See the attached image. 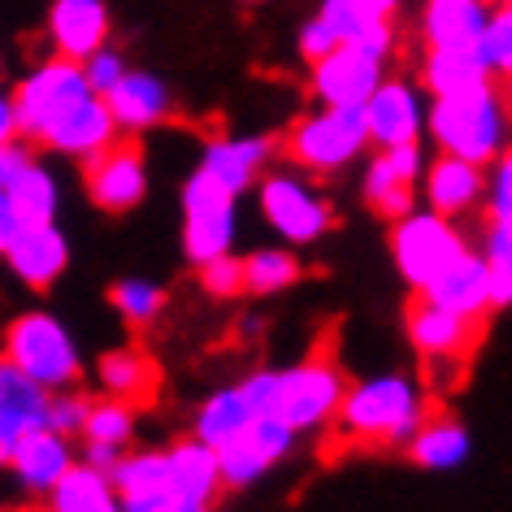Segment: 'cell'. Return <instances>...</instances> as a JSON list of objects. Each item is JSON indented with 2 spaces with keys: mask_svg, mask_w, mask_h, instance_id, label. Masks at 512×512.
<instances>
[{
  "mask_svg": "<svg viewBox=\"0 0 512 512\" xmlns=\"http://www.w3.org/2000/svg\"><path fill=\"white\" fill-rule=\"evenodd\" d=\"M74 465V447L66 434H57V430H31V434H22V439L9 447V469H14V478L18 486L27 495H48L57 486V478Z\"/></svg>",
  "mask_w": 512,
  "mask_h": 512,
  "instance_id": "21",
  "label": "cell"
},
{
  "mask_svg": "<svg viewBox=\"0 0 512 512\" xmlns=\"http://www.w3.org/2000/svg\"><path fill=\"white\" fill-rule=\"evenodd\" d=\"M44 499H48V512H122L118 491L109 486V478L100 469L83 465V460H74Z\"/></svg>",
  "mask_w": 512,
  "mask_h": 512,
  "instance_id": "30",
  "label": "cell"
},
{
  "mask_svg": "<svg viewBox=\"0 0 512 512\" xmlns=\"http://www.w3.org/2000/svg\"><path fill=\"white\" fill-rule=\"evenodd\" d=\"M382 79H387L382 61L361 53L356 44H339L313 61V96L330 109H361Z\"/></svg>",
  "mask_w": 512,
  "mask_h": 512,
  "instance_id": "13",
  "label": "cell"
},
{
  "mask_svg": "<svg viewBox=\"0 0 512 512\" xmlns=\"http://www.w3.org/2000/svg\"><path fill=\"white\" fill-rule=\"evenodd\" d=\"M5 356L44 391H66L83 374L79 343L53 313H22L5 330Z\"/></svg>",
  "mask_w": 512,
  "mask_h": 512,
  "instance_id": "5",
  "label": "cell"
},
{
  "mask_svg": "<svg viewBox=\"0 0 512 512\" xmlns=\"http://www.w3.org/2000/svg\"><path fill=\"white\" fill-rule=\"evenodd\" d=\"M426 391L404 374H374L343 391L335 408V439L352 447H404L426 417Z\"/></svg>",
  "mask_w": 512,
  "mask_h": 512,
  "instance_id": "1",
  "label": "cell"
},
{
  "mask_svg": "<svg viewBox=\"0 0 512 512\" xmlns=\"http://www.w3.org/2000/svg\"><path fill=\"white\" fill-rule=\"evenodd\" d=\"M196 270H200V287L209 291V296H217V300L243 296V261H239L235 252H222V256H213V261L196 265Z\"/></svg>",
  "mask_w": 512,
  "mask_h": 512,
  "instance_id": "40",
  "label": "cell"
},
{
  "mask_svg": "<svg viewBox=\"0 0 512 512\" xmlns=\"http://www.w3.org/2000/svg\"><path fill=\"white\" fill-rule=\"evenodd\" d=\"M473 48H478V57L486 61L491 79H508V70H512V9L508 5L495 0L491 18H486V27Z\"/></svg>",
  "mask_w": 512,
  "mask_h": 512,
  "instance_id": "38",
  "label": "cell"
},
{
  "mask_svg": "<svg viewBox=\"0 0 512 512\" xmlns=\"http://www.w3.org/2000/svg\"><path fill=\"white\" fill-rule=\"evenodd\" d=\"M465 252H469V243L460 235V226L452 217H439L430 209H413V213L395 217V226H391V261L413 291L434 283Z\"/></svg>",
  "mask_w": 512,
  "mask_h": 512,
  "instance_id": "6",
  "label": "cell"
},
{
  "mask_svg": "<svg viewBox=\"0 0 512 512\" xmlns=\"http://www.w3.org/2000/svg\"><path fill=\"white\" fill-rule=\"evenodd\" d=\"M426 304L434 309H447L456 317H473V322H486V313H491V283H486V265L478 252H465L456 256L447 270L426 283L417 291Z\"/></svg>",
  "mask_w": 512,
  "mask_h": 512,
  "instance_id": "20",
  "label": "cell"
},
{
  "mask_svg": "<svg viewBox=\"0 0 512 512\" xmlns=\"http://www.w3.org/2000/svg\"><path fill=\"white\" fill-rule=\"evenodd\" d=\"M304 274V265L296 261V252L287 248H256L243 261V291L252 296H278V291L296 287Z\"/></svg>",
  "mask_w": 512,
  "mask_h": 512,
  "instance_id": "33",
  "label": "cell"
},
{
  "mask_svg": "<svg viewBox=\"0 0 512 512\" xmlns=\"http://www.w3.org/2000/svg\"><path fill=\"white\" fill-rule=\"evenodd\" d=\"M482 83H491V70H486V61L478 57V48H426L421 87H426L430 96H460Z\"/></svg>",
  "mask_w": 512,
  "mask_h": 512,
  "instance_id": "29",
  "label": "cell"
},
{
  "mask_svg": "<svg viewBox=\"0 0 512 512\" xmlns=\"http://www.w3.org/2000/svg\"><path fill=\"white\" fill-rule=\"evenodd\" d=\"M365 113V135L378 148L395 144H417L421 126H426V109H421V87L408 79H382L369 100L361 105Z\"/></svg>",
  "mask_w": 512,
  "mask_h": 512,
  "instance_id": "14",
  "label": "cell"
},
{
  "mask_svg": "<svg viewBox=\"0 0 512 512\" xmlns=\"http://www.w3.org/2000/svg\"><path fill=\"white\" fill-rule=\"evenodd\" d=\"M5 261H9V270L18 274V283H27L31 291H48L61 274H66L70 243L57 230V222H48V226H22L18 235L9 239Z\"/></svg>",
  "mask_w": 512,
  "mask_h": 512,
  "instance_id": "18",
  "label": "cell"
},
{
  "mask_svg": "<svg viewBox=\"0 0 512 512\" xmlns=\"http://www.w3.org/2000/svg\"><path fill=\"white\" fill-rule=\"evenodd\" d=\"M426 131L439 152L473 165H491L508 152V92L504 83H482L460 96H434L426 109Z\"/></svg>",
  "mask_w": 512,
  "mask_h": 512,
  "instance_id": "2",
  "label": "cell"
},
{
  "mask_svg": "<svg viewBox=\"0 0 512 512\" xmlns=\"http://www.w3.org/2000/svg\"><path fill=\"white\" fill-rule=\"evenodd\" d=\"M408 326V343L417 348V356L426 361L430 374H447L443 387H452L465 374V361L478 352V343L486 335V322H473V317H456L447 309H434L426 300H413V309L404 317Z\"/></svg>",
  "mask_w": 512,
  "mask_h": 512,
  "instance_id": "8",
  "label": "cell"
},
{
  "mask_svg": "<svg viewBox=\"0 0 512 512\" xmlns=\"http://www.w3.org/2000/svg\"><path fill=\"white\" fill-rule=\"evenodd\" d=\"M87 96H96L83 79L79 61L66 57H48L44 66H35L14 92V118H18V135H31L40 144V135L48 126H57L66 113H74Z\"/></svg>",
  "mask_w": 512,
  "mask_h": 512,
  "instance_id": "7",
  "label": "cell"
},
{
  "mask_svg": "<svg viewBox=\"0 0 512 512\" xmlns=\"http://www.w3.org/2000/svg\"><path fill=\"white\" fill-rule=\"evenodd\" d=\"M365 113L361 109H313L287 126V135L278 139V152L313 174H335L343 165H352L365 152Z\"/></svg>",
  "mask_w": 512,
  "mask_h": 512,
  "instance_id": "4",
  "label": "cell"
},
{
  "mask_svg": "<svg viewBox=\"0 0 512 512\" xmlns=\"http://www.w3.org/2000/svg\"><path fill=\"white\" fill-rule=\"evenodd\" d=\"M278 152V139L270 135H243V139H209L200 157V174H209L230 196L248 191L256 178L270 170V157Z\"/></svg>",
  "mask_w": 512,
  "mask_h": 512,
  "instance_id": "17",
  "label": "cell"
},
{
  "mask_svg": "<svg viewBox=\"0 0 512 512\" xmlns=\"http://www.w3.org/2000/svg\"><path fill=\"white\" fill-rule=\"evenodd\" d=\"M100 100H105L113 126H118V131H131V135L165 122L170 118V109H174L170 87H165L157 74H148V70H126Z\"/></svg>",
  "mask_w": 512,
  "mask_h": 512,
  "instance_id": "19",
  "label": "cell"
},
{
  "mask_svg": "<svg viewBox=\"0 0 512 512\" xmlns=\"http://www.w3.org/2000/svg\"><path fill=\"white\" fill-rule=\"evenodd\" d=\"M404 447H408V456H413L421 469H456V465H465L469 460L473 439L452 413H443V408H426L421 426L413 430V439H408Z\"/></svg>",
  "mask_w": 512,
  "mask_h": 512,
  "instance_id": "28",
  "label": "cell"
},
{
  "mask_svg": "<svg viewBox=\"0 0 512 512\" xmlns=\"http://www.w3.org/2000/svg\"><path fill=\"white\" fill-rule=\"evenodd\" d=\"M317 18H322L330 31H335V40H339V44L356 40V35H361V31L369 27V22H378V18L361 5V0H322Z\"/></svg>",
  "mask_w": 512,
  "mask_h": 512,
  "instance_id": "41",
  "label": "cell"
},
{
  "mask_svg": "<svg viewBox=\"0 0 512 512\" xmlns=\"http://www.w3.org/2000/svg\"><path fill=\"white\" fill-rule=\"evenodd\" d=\"M96 378L100 387H105L109 400H122V404H152L161 391V365L152 361L144 348H113L96 361Z\"/></svg>",
  "mask_w": 512,
  "mask_h": 512,
  "instance_id": "23",
  "label": "cell"
},
{
  "mask_svg": "<svg viewBox=\"0 0 512 512\" xmlns=\"http://www.w3.org/2000/svg\"><path fill=\"white\" fill-rule=\"evenodd\" d=\"M83 439L87 443H109V447H126L135 439V408L122 404V400H100V404H87V417H83Z\"/></svg>",
  "mask_w": 512,
  "mask_h": 512,
  "instance_id": "37",
  "label": "cell"
},
{
  "mask_svg": "<svg viewBox=\"0 0 512 512\" xmlns=\"http://www.w3.org/2000/svg\"><path fill=\"white\" fill-rule=\"evenodd\" d=\"M300 434L287 426L283 417L274 413H256L248 426H243L235 439L217 447V473H222V486L230 491H243V486L261 482L278 460H283L291 447H296Z\"/></svg>",
  "mask_w": 512,
  "mask_h": 512,
  "instance_id": "12",
  "label": "cell"
},
{
  "mask_svg": "<svg viewBox=\"0 0 512 512\" xmlns=\"http://www.w3.org/2000/svg\"><path fill=\"white\" fill-rule=\"evenodd\" d=\"M18 139V118H14V96L0 92V144Z\"/></svg>",
  "mask_w": 512,
  "mask_h": 512,
  "instance_id": "48",
  "label": "cell"
},
{
  "mask_svg": "<svg viewBox=\"0 0 512 512\" xmlns=\"http://www.w3.org/2000/svg\"><path fill=\"white\" fill-rule=\"evenodd\" d=\"M482 187H486V165L447 157V152H439V161H430V170H426V204H430V213L452 217V222L460 213L478 209Z\"/></svg>",
  "mask_w": 512,
  "mask_h": 512,
  "instance_id": "22",
  "label": "cell"
},
{
  "mask_svg": "<svg viewBox=\"0 0 512 512\" xmlns=\"http://www.w3.org/2000/svg\"><path fill=\"white\" fill-rule=\"evenodd\" d=\"M109 300H113V309H118L122 322L135 326V330L152 326L165 309V291L157 283H144V278H122V283H113Z\"/></svg>",
  "mask_w": 512,
  "mask_h": 512,
  "instance_id": "36",
  "label": "cell"
},
{
  "mask_svg": "<svg viewBox=\"0 0 512 512\" xmlns=\"http://www.w3.org/2000/svg\"><path fill=\"white\" fill-rule=\"evenodd\" d=\"M105 478L118 495H139V491L170 486L165 482V452H122Z\"/></svg>",
  "mask_w": 512,
  "mask_h": 512,
  "instance_id": "35",
  "label": "cell"
},
{
  "mask_svg": "<svg viewBox=\"0 0 512 512\" xmlns=\"http://www.w3.org/2000/svg\"><path fill=\"white\" fill-rule=\"evenodd\" d=\"M83 187L96 209L126 213L148 196V161L135 135H113L105 148L83 157Z\"/></svg>",
  "mask_w": 512,
  "mask_h": 512,
  "instance_id": "10",
  "label": "cell"
},
{
  "mask_svg": "<svg viewBox=\"0 0 512 512\" xmlns=\"http://www.w3.org/2000/svg\"><path fill=\"white\" fill-rule=\"evenodd\" d=\"M79 66H83V79H87V87H92L96 96H105L109 87H113V83H118L122 74H126V57H122L113 44H105V48H96L92 57H83Z\"/></svg>",
  "mask_w": 512,
  "mask_h": 512,
  "instance_id": "43",
  "label": "cell"
},
{
  "mask_svg": "<svg viewBox=\"0 0 512 512\" xmlns=\"http://www.w3.org/2000/svg\"><path fill=\"white\" fill-rule=\"evenodd\" d=\"M478 256L486 265V283H491V309H508L512 304V222H486V243Z\"/></svg>",
  "mask_w": 512,
  "mask_h": 512,
  "instance_id": "34",
  "label": "cell"
},
{
  "mask_svg": "<svg viewBox=\"0 0 512 512\" xmlns=\"http://www.w3.org/2000/svg\"><path fill=\"white\" fill-rule=\"evenodd\" d=\"M22 230V222L14 217V209H9V200H5V191H0V256H5V248H9V239H14Z\"/></svg>",
  "mask_w": 512,
  "mask_h": 512,
  "instance_id": "47",
  "label": "cell"
},
{
  "mask_svg": "<svg viewBox=\"0 0 512 512\" xmlns=\"http://www.w3.org/2000/svg\"><path fill=\"white\" fill-rule=\"evenodd\" d=\"M113 135H118V126H113L105 100H100V96H87L74 113H66V118H61L57 126H48V131L40 135V144L83 161V157H92V152L105 148Z\"/></svg>",
  "mask_w": 512,
  "mask_h": 512,
  "instance_id": "27",
  "label": "cell"
},
{
  "mask_svg": "<svg viewBox=\"0 0 512 512\" xmlns=\"http://www.w3.org/2000/svg\"><path fill=\"white\" fill-rule=\"evenodd\" d=\"M330 48H339L335 31H330L322 18H309V22H304V31H300V57L313 66V61H317V57H326Z\"/></svg>",
  "mask_w": 512,
  "mask_h": 512,
  "instance_id": "45",
  "label": "cell"
},
{
  "mask_svg": "<svg viewBox=\"0 0 512 512\" xmlns=\"http://www.w3.org/2000/svg\"><path fill=\"white\" fill-rule=\"evenodd\" d=\"M256 413L248 408V400H243V391L239 387H226V391H213L209 400L200 404V413H196V439L200 443H209L213 452L222 443H230L235 434L248 426Z\"/></svg>",
  "mask_w": 512,
  "mask_h": 512,
  "instance_id": "32",
  "label": "cell"
},
{
  "mask_svg": "<svg viewBox=\"0 0 512 512\" xmlns=\"http://www.w3.org/2000/svg\"><path fill=\"white\" fill-rule=\"evenodd\" d=\"M165 482L174 495L196 499V504L213 508V499L222 495V473H217V452L209 443H200L196 434L183 443H174L165 452Z\"/></svg>",
  "mask_w": 512,
  "mask_h": 512,
  "instance_id": "25",
  "label": "cell"
},
{
  "mask_svg": "<svg viewBox=\"0 0 512 512\" xmlns=\"http://www.w3.org/2000/svg\"><path fill=\"white\" fill-rule=\"evenodd\" d=\"M343 391H348V378H343L335 343L322 339L304 361L278 369L274 417H283L296 434L322 430V426H330V417H335Z\"/></svg>",
  "mask_w": 512,
  "mask_h": 512,
  "instance_id": "3",
  "label": "cell"
},
{
  "mask_svg": "<svg viewBox=\"0 0 512 512\" xmlns=\"http://www.w3.org/2000/svg\"><path fill=\"white\" fill-rule=\"evenodd\" d=\"M35 157H31V148L22 144V139H9V144H0V187H9L14 178L27 170Z\"/></svg>",
  "mask_w": 512,
  "mask_h": 512,
  "instance_id": "46",
  "label": "cell"
},
{
  "mask_svg": "<svg viewBox=\"0 0 512 512\" xmlns=\"http://www.w3.org/2000/svg\"><path fill=\"white\" fill-rule=\"evenodd\" d=\"M361 5L369 9V14H374V18H391L395 14V9H400L404 5V0H361Z\"/></svg>",
  "mask_w": 512,
  "mask_h": 512,
  "instance_id": "49",
  "label": "cell"
},
{
  "mask_svg": "<svg viewBox=\"0 0 512 512\" xmlns=\"http://www.w3.org/2000/svg\"><path fill=\"white\" fill-rule=\"evenodd\" d=\"M491 18V0H426L421 40L426 48H473Z\"/></svg>",
  "mask_w": 512,
  "mask_h": 512,
  "instance_id": "26",
  "label": "cell"
},
{
  "mask_svg": "<svg viewBox=\"0 0 512 512\" xmlns=\"http://www.w3.org/2000/svg\"><path fill=\"white\" fill-rule=\"evenodd\" d=\"M243 400H248L252 413H274V400H278V369H256L252 378L239 382Z\"/></svg>",
  "mask_w": 512,
  "mask_h": 512,
  "instance_id": "44",
  "label": "cell"
},
{
  "mask_svg": "<svg viewBox=\"0 0 512 512\" xmlns=\"http://www.w3.org/2000/svg\"><path fill=\"white\" fill-rule=\"evenodd\" d=\"M87 404H92V400H83V395L74 391V387L57 391V395H48V417H44V426H48V430H57V434H66V439H74V434L83 430Z\"/></svg>",
  "mask_w": 512,
  "mask_h": 512,
  "instance_id": "42",
  "label": "cell"
},
{
  "mask_svg": "<svg viewBox=\"0 0 512 512\" xmlns=\"http://www.w3.org/2000/svg\"><path fill=\"white\" fill-rule=\"evenodd\" d=\"M417 178H421V144H395V148H378V157L365 170V204L378 217H395L413 213L417 204Z\"/></svg>",
  "mask_w": 512,
  "mask_h": 512,
  "instance_id": "15",
  "label": "cell"
},
{
  "mask_svg": "<svg viewBox=\"0 0 512 512\" xmlns=\"http://www.w3.org/2000/svg\"><path fill=\"white\" fill-rule=\"evenodd\" d=\"M9 200V209H14V217L22 226H48L57 222V204H61V187L57 178L44 170L40 161H31L27 170H22L9 187H0Z\"/></svg>",
  "mask_w": 512,
  "mask_h": 512,
  "instance_id": "31",
  "label": "cell"
},
{
  "mask_svg": "<svg viewBox=\"0 0 512 512\" xmlns=\"http://www.w3.org/2000/svg\"><path fill=\"white\" fill-rule=\"evenodd\" d=\"M113 14L105 0H53L48 9V40H53V57L83 61L96 48L109 44Z\"/></svg>",
  "mask_w": 512,
  "mask_h": 512,
  "instance_id": "16",
  "label": "cell"
},
{
  "mask_svg": "<svg viewBox=\"0 0 512 512\" xmlns=\"http://www.w3.org/2000/svg\"><path fill=\"white\" fill-rule=\"evenodd\" d=\"M235 248V196L209 174H191L183 187V252L191 265Z\"/></svg>",
  "mask_w": 512,
  "mask_h": 512,
  "instance_id": "11",
  "label": "cell"
},
{
  "mask_svg": "<svg viewBox=\"0 0 512 512\" xmlns=\"http://www.w3.org/2000/svg\"><path fill=\"white\" fill-rule=\"evenodd\" d=\"M486 222H512V157L499 152V157L486 165Z\"/></svg>",
  "mask_w": 512,
  "mask_h": 512,
  "instance_id": "39",
  "label": "cell"
},
{
  "mask_svg": "<svg viewBox=\"0 0 512 512\" xmlns=\"http://www.w3.org/2000/svg\"><path fill=\"white\" fill-rule=\"evenodd\" d=\"M9 447H14V443H5V439H0V469L9 465Z\"/></svg>",
  "mask_w": 512,
  "mask_h": 512,
  "instance_id": "50",
  "label": "cell"
},
{
  "mask_svg": "<svg viewBox=\"0 0 512 512\" xmlns=\"http://www.w3.org/2000/svg\"><path fill=\"white\" fill-rule=\"evenodd\" d=\"M48 395L53 391H44L9 356H0V439L18 443L22 434L40 430L48 417Z\"/></svg>",
  "mask_w": 512,
  "mask_h": 512,
  "instance_id": "24",
  "label": "cell"
},
{
  "mask_svg": "<svg viewBox=\"0 0 512 512\" xmlns=\"http://www.w3.org/2000/svg\"><path fill=\"white\" fill-rule=\"evenodd\" d=\"M256 187H261V213H265V222L274 226L278 239L317 243L335 226V209H330V200L309 178H300L291 170H270L256 178Z\"/></svg>",
  "mask_w": 512,
  "mask_h": 512,
  "instance_id": "9",
  "label": "cell"
}]
</instances>
